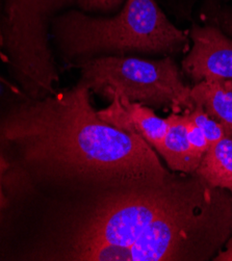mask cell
<instances>
[{"label":"cell","mask_w":232,"mask_h":261,"mask_svg":"<svg viewBox=\"0 0 232 261\" xmlns=\"http://www.w3.org/2000/svg\"><path fill=\"white\" fill-rule=\"evenodd\" d=\"M186 118V127H187V136L189 139V142L195 151V153L199 156V158L203 159L204 154L210 148V143L206 139L203 130L188 116L187 112L184 113Z\"/></svg>","instance_id":"8fae6325"},{"label":"cell","mask_w":232,"mask_h":261,"mask_svg":"<svg viewBox=\"0 0 232 261\" xmlns=\"http://www.w3.org/2000/svg\"><path fill=\"white\" fill-rule=\"evenodd\" d=\"M167 120L168 133L158 152L173 172L195 174L202 159L195 153L189 142L184 113H173Z\"/></svg>","instance_id":"8992f818"},{"label":"cell","mask_w":232,"mask_h":261,"mask_svg":"<svg viewBox=\"0 0 232 261\" xmlns=\"http://www.w3.org/2000/svg\"><path fill=\"white\" fill-rule=\"evenodd\" d=\"M195 106L219 122L228 137H232V81L205 80L191 88Z\"/></svg>","instance_id":"52a82bcc"},{"label":"cell","mask_w":232,"mask_h":261,"mask_svg":"<svg viewBox=\"0 0 232 261\" xmlns=\"http://www.w3.org/2000/svg\"><path fill=\"white\" fill-rule=\"evenodd\" d=\"M80 84L101 95L112 89L149 108H168L176 114L195 109L179 68L171 58L150 61L126 56H100L74 64Z\"/></svg>","instance_id":"277c9868"},{"label":"cell","mask_w":232,"mask_h":261,"mask_svg":"<svg viewBox=\"0 0 232 261\" xmlns=\"http://www.w3.org/2000/svg\"><path fill=\"white\" fill-rule=\"evenodd\" d=\"M123 0H77V7L85 13L111 12L117 10Z\"/></svg>","instance_id":"7c38bea8"},{"label":"cell","mask_w":232,"mask_h":261,"mask_svg":"<svg viewBox=\"0 0 232 261\" xmlns=\"http://www.w3.org/2000/svg\"><path fill=\"white\" fill-rule=\"evenodd\" d=\"M50 34L62 59L71 65L128 52L176 54L188 46L190 37L170 22L156 0H126L110 18L68 10L55 18Z\"/></svg>","instance_id":"3957f363"},{"label":"cell","mask_w":232,"mask_h":261,"mask_svg":"<svg viewBox=\"0 0 232 261\" xmlns=\"http://www.w3.org/2000/svg\"><path fill=\"white\" fill-rule=\"evenodd\" d=\"M187 114L190 119H192L203 130L210 145L217 143L225 137H228L224 127L206 114L201 107L195 106V109L187 112Z\"/></svg>","instance_id":"30bf717a"},{"label":"cell","mask_w":232,"mask_h":261,"mask_svg":"<svg viewBox=\"0 0 232 261\" xmlns=\"http://www.w3.org/2000/svg\"><path fill=\"white\" fill-rule=\"evenodd\" d=\"M232 234V193L198 174L75 192L29 190L0 211L2 261H209Z\"/></svg>","instance_id":"6da1fadb"},{"label":"cell","mask_w":232,"mask_h":261,"mask_svg":"<svg viewBox=\"0 0 232 261\" xmlns=\"http://www.w3.org/2000/svg\"><path fill=\"white\" fill-rule=\"evenodd\" d=\"M208 184L232 193V137L210 145L196 171Z\"/></svg>","instance_id":"ba28073f"},{"label":"cell","mask_w":232,"mask_h":261,"mask_svg":"<svg viewBox=\"0 0 232 261\" xmlns=\"http://www.w3.org/2000/svg\"><path fill=\"white\" fill-rule=\"evenodd\" d=\"M193 47L183 62L184 71L197 84L205 80L232 81V39L215 26H195Z\"/></svg>","instance_id":"5b68a950"},{"label":"cell","mask_w":232,"mask_h":261,"mask_svg":"<svg viewBox=\"0 0 232 261\" xmlns=\"http://www.w3.org/2000/svg\"><path fill=\"white\" fill-rule=\"evenodd\" d=\"M91 93L77 83L42 99L23 97L3 113L0 159L25 182L24 193L152 185L173 174L140 134L103 121Z\"/></svg>","instance_id":"7a4b0ae2"},{"label":"cell","mask_w":232,"mask_h":261,"mask_svg":"<svg viewBox=\"0 0 232 261\" xmlns=\"http://www.w3.org/2000/svg\"><path fill=\"white\" fill-rule=\"evenodd\" d=\"M214 261H232V234L226 241L224 247L214 257Z\"/></svg>","instance_id":"4fadbf2b"},{"label":"cell","mask_w":232,"mask_h":261,"mask_svg":"<svg viewBox=\"0 0 232 261\" xmlns=\"http://www.w3.org/2000/svg\"><path fill=\"white\" fill-rule=\"evenodd\" d=\"M117 94L135 129L158 151L169 129L167 118L163 119L157 116L149 107L132 101L121 93L117 92Z\"/></svg>","instance_id":"9c48e42d"}]
</instances>
